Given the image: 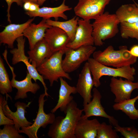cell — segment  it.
Listing matches in <instances>:
<instances>
[{"label": "cell", "instance_id": "cell-8", "mask_svg": "<svg viewBox=\"0 0 138 138\" xmlns=\"http://www.w3.org/2000/svg\"><path fill=\"white\" fill-rule=\"evenodd\" d=\"M111 0H78L74 8L76 16L84 19H95L104 12Z\"/></svg>", "mask_w": 138, "mask_h": 138}, {"label": "cell", "instance_id": "cell-17", "mask_svg": "<svg viewBox=\"0 0 138 138\" xmlns=\"http://www.w3.org/2000/svg\"><path fill=\"white\" fill-rule=\"evenodd\" d=\"M34 17L29 19L26 22L21 24H10L5 27L0 33V43L7 44L8 47L12 49L14 48V43L17 39L24 36L25 29L34 20Z\"/></svg>", "mask_w": 138, "mask_h": 138}, {"label": "cell", "instance_id": "cell-30", "mask_svg": "<svg viewBox=\"0 0 138 138\" xmlns=\"http://www.w3.org/2000/svg\"><path fill=\"white\" fill-rule=\"evenodd\" d=\"M117 132H119L125 138H138V131L134 127H122L118 125L114 126Z\"/></svg>", "mask_w": 138, "mask_h": 138}, {"label": "cell", "instance_id": "cell-20", "mask_svg": "<svg viewBox=\"0 0 138 138\" xmlns=\"http://www.w3.org/2000/svg\"><path fill=\"white\" fill-rule=\"evenodd\" d=\"M63 78L61 77L59 78L60 85L59 99L56 105L51 111L52 113H55L59 109L65 113L68 105L73 100V97L71 95L77 93L76 87L69 85Z\"/></svg>", "mask_w": 138, "mask_h": 138}, {"label": "cell", "instance_id": "cell-16", "mask_svg": "<svg viewBox=\"0 0 138 138\" xmlns=\"http://www.w3.org/2000/svg\"><path fill=\"white\" fill-rule=\"evenodd\" d=\"M44 38L53 53L66 49L71 41L65 31L55 27L51 26L46 30Z\"/></svg>", "mask_w": 138, "mask_h": 138}, {"label": "cell", "instance_id": "cell-24", "mask_svg": "<svg viewBox=\"0 0 138 138\" xmlns=\"http://www.w3.org/2000/svg\"><path fill=\"white\" fill-rule=\"evenodd\" d=\"M79 19V17L75 16L66 21H54L50 19L46 20V21L49 26L58 27L64 30L67 34L71 41L74 38Z\"/></svg>", "mask_w": 138, "mask_h": 138}, {"label": "cell", "instance_id": "cell-23", "mask_svg": "<svg viewBox=\"0 0 138 138\" xmlns=\"http://www.w3.org/2000/svg\"><path fill=\"white\" fill-rule=\"evenodd\" d=\"M115 14L120 23H132L138 22V7L134 3L121 5Z\"/></svg>", "mask_w": 138, "mask_h": 138}, {"label": "cell", "instance_id": "cell-28", "mask_svg": "<svg viewBox=\"0 0 138 138\" xmlns=\"http://www.w3.org/2000/svg\"><path fill=\"white\" fill-rule=\"evenodd\" d=\"M117 132L113 129L112 125L103 122L100 123L98 127L96 138H118L119 137Z\"/></svg>", "mask_w": 138, "mask_h": 138}, {"label": "cell", "instance_id": "cell-26", "mask_svg": "<svg viewBox=\"0 0 138 138\" xmlns=\"http://www.w3.org/2000/svg\"><path fill=\"white\" fill-rule=\"evenodd\" d=\"M11 82L5 67L3 59L0 56V93L1 94L8 95L12 91Z\"/></svg>", "mask_w": 138, "mask_h": 138}, {"label": "cell", "instance_id": "cell-7", "mask_svg": "<svg viewBox=\"0 0 138 138\" xmlns=\"http://www.w3.org/2000/svg\"><path fill=\"white\" fill-rule=\"evenodd\" d=\"M46 96L44 93L40 95L38 102L39 108L36 117L33 124L28 127H22L18 131L19 133L26 134L29 138H38L37 132L41 127L45 128L49 124H51L54 121L55 117L54 113L50 112L46 114L44 111V106L47 99H44Z\"/></svg>", "mask_w": 138, "mask_h": 138}, {"label": "cell", "instance_id": "cell-21", "mask_svg": "<svg viewBox=\"0 0 138 138\" xmlns=\"http://www.w3.org/2000/svg\"><path fill=\"white\" fill-rule=\"evenodd\" d=\"M27 53L30 62L36 68L53 53L44 38L37 42L33 49Z\"/></svg>", "mask_w": 138, "mask_h": 138}, {"label": "cell", "instance_id": "cell-25", "mask_svg": "<svg viewBox=\"0 0 138 138\" xmlns=\"http://www.w3.org/2000/svg\"><path fill=\"white\" fill-rule=\"evenodd\" d=\"M138 100V95L133 98L115 103L112 106L115 110H120L125 113L130 119L133 120L138 119V109L135 107V103Z\"/></svg>", "mask_w": 138, "mask_h": 138}, {"label": "cell", "instance_id": "cell-1", "mask_svg": "<svg viewBox=\"0 0 138 138\" xmlns=\"http://www.w3.org/2000/svg\"><path fill=\"white\" fill-rule=\"evenodd\" d=\"M83 109L73 100L68 105L65 117L59 116L50 126L48 135L52 138H76L75 131L82 116Z\"/></svg>", "mask_w": 138, "mask_h": 138}, {"label": "cell", "instance_id": "cell-11", "mask_svg": "<svg viewBox=\"0 0 138 138\" xmlns=\"http://www.w3.org/2000/svg\"><path fill=\"white\" fill-rule=\"evenodd\" d=\"M2 101V106L4 113L5 116L9 119L13 120L14 122L15 128L18 131L22 127H28L32 125L33 123L28 121L26 118L25 114L27 112L26 108L29 107L31 102L26 104L19 101L16 102L15 106L17 108L15 112H13L10 109L8 105L7 100L8 97L12 99L10 95L6 96Z\"/></svg>", "mask_w": 138, "mask_h": 138}, {"label": "cell", "instance_id": "cell-37", "mask_svg": "<svg viewBox=\"0 0 138 138\" xmlns=\"http://www.w3.org/2000/svg\"><path fill=\"white\" fill-rule=\"evenodd\" d=\"M24 3L26 2H30L37 4V0H23Z\"/></svg>", "mask_w": 138, "mask_h": 138}, {"label": "cell", "instance_id": "cell-31", "mask_svg": "<svg viewBox=\"0 0 138 138\" xmlns=\"http://www.w3.org/2000/svg\"><path fill=\"white\" fill-rule=\"evenodd\" d=\"M3 97L0 95V125L10 124L14 125V121L7 117L5 115L3 109L2 101Z\"/></svg>", "mask_w": 138, "mask_h": 138}, {"label": "cell", "instance_id": "cell-27", "mask_svg": "<svg viewBox=\"0 0 138 138\" xmlns=\"http://www.w3.org/2000/svg\"><path fill=\"white\" fill-rule=\"evenodd\" d=\"M120 24V33L122 38L135 39L138 41V22L132 23L122 22Z\"/></svg>", "mask_w": 138, "mask_h": 138}, {"label": "cell", "instance_id": "cell-29", "mask_svg": "<svg viewBox=\"0 0 138 138\" xmlns=\"http://www.w3.org/2000/svg\"><path fill=\"white\" fill-rule=\"evenodd\" d=\"M25 137L19 134L14 125H4L2 129H0V138H25Z\"/></svg>", "mask_w": 138, "mask_h": 138}, {"label": "cell", "instance_id": "cell-6", "mask_svg": "<svg viewBox=\"0 0 138 138\" xmlns=\"http://www.w3.org/2000/svg\"><path fill=\"white\" fill-rule=\"evenodd\" d=\"M96 49L93 45H83L75 50L67 47L62 61L64 70L68 73L76 70L82 63L88 60Z\"/></svg>", "mask_w": 138, "mask_h": 138}, {"label": "cell", "instance_id": "cell-15", "mask_svg": "<svg viewBox=\"0 0 138 138\" xmlns=\"http://www.w3.org/2000/svg\"><path fill=\"white\" fill-rule=\"evenodd\" d=\"M91 73L87 62L83 67L76 87L77 93L83 99V105L89 102L92 98L91 91L94 86Z\"/></svg>", "mask_w": 138, "mask_h": 138}, {"label": "cell", "instance_id": "cell-33", "mask_svg": "<svg viewBox=\"0 0 138 138\" xmlns=\"http://www.w3.org/2000/svg\"><path fill=\"white\" fill-rule=\"evenodd\" d=\"M130 54L133 56L138 57V45H134L132 46L129 50Z\"/></svg>", "mask_w": 138, "mask_h": 138}, {"label": "cell", "instance_id": "cell-34", "mask_svg": "<svg viewBox=\"0 0 138 138\" xmlns=\"http://www.w3.org/2000/svg\"><path fill=\"white\" fill-rule=\"evenodd\" d=\"M39 5L37 3L31 2L28 12H36L40 8Z\"/></svg>", "mask_w": 138, "mask_h": 138}, {"label": "cell", "instance_id": "cell-2", "mask_svg": "<svg viewBox=\"0 0 138 138\" xmlns=\"http://www.w3.org/2000/svg\"><path fill=\"white\" fill-rule=\"evenodd\" d=\"M93 56L94 59L100 63L115 68L131 65L137 61V57L132 56L127 47L124 45L119 46L117 50L110 45L103 51H95Z\"/></svg>", "mask_w": 138, "mask_h": 138}, {"label": "cell", "instance_id": "cell-35", "mask_svg": "<svg viewBox=\"0 0 138 138\" xmlns=\"http://www.w3.org/2000/svg\"><path fill=\"white\" fill-rule=\"evenodd\" d=\"M31 2H26L24 3L23 8L26 11H28Z\"/></svg>", "mask_w": 138, "mask_h": 138}, {"label": "cell", "instance_id": "cell-36", "mask_svg": "<svg viewBox=\"0 0 138 138\" xmlns=\"http://www.w3.org/2000/svg\"><path fill=\"white\" fill-rule=\"evenodd\" d=\"M46 0H37V4L39 5H42ZM57 1L58 0H55Z\"/></svg>", "mask_w": 138, "mask_h": 138}, {"label": "cell", "instance_id": "cell-9", "mask_svg": "<svg viewBox=\"0 0 138 138\" xmlns=\"http://www.w3.org/2000/svg\"><path fill=\"white\" fill-rule=\"evenodd\" d=\"M23 36H20L16 40L17 48H14L10 50V53L13 55L12 64L15 65L19 62H23L27 67V71L35 82H36L37 80H39L41 82L44 87V93L48 97L50 96L47 93L48 89L43 76L39 74L36 68L31 64L29 61L28 57L26 56L25 54V39Z\"/></svg>", "mask_w": 138, "mask_h": 138}, {"label": "cell", "instance_id": "cell-32", "mask_svg": "<svg viewBox=\"0 0 138 138\" xmlns=\"http://www.w3.org/2000/svg\"><path fill=\"white\" fill-rule=\"evenodd\" d=\"M6 2L8 8L7 10V21L9 22L10 24L11 22L10 20V10L11 5L13 3V2L16 3L17 5L22 7L23 6L24 2L23 0H5Z\"/></svg>", "mask_w": 138, "mask_h": 138}, {"label": "cell", "instance_id": "cell-12", "mask_svg": "<svg viewBox=\"0 0 138 138\" xmlns=\"http://www.w3.org/2000/svg\"><path fill=\"white\" fill-rule=\"evenodd\" d=\"M93 31L90 20L79 19L74 38L67 44V47L75 50L83 45H93Z\"/></svg>", "mask_w": 138, "mask_h": 138}, {"label": "cell", "instance_id": "cell-19", "mask_svg": "<svg viewBox=\"0 0 138 138\" xmlns=\"http://www.w3.org/2000/svg\"><path fill=\"white\" fill-rule=\"evenodd\" d=\"M100 123L96 119L89 120L82 115L75 130L76 138H96Z\"/></svg>", "mask_w": 138, "mask_h": 138}, {"label": "cell", "instance_id": "cell-10", "mask_svg": "<svg viewBox=\"0 0 138 138\" xmlns=\"http://www.w3.org/2000/svg\"><path fill=\"white\" fill-rule=\"evenodd\" d=\"M7 53V51H5L2 54L12 73V78L11 81L12 86L13 87L15 88L17 90L14 99L16 100L27 98V93L28 92L35 94L40 89V86L36 82H32V77L27 71L26 76L24 79L19 81L16 80L15 79L16 75L14 72V68L9 64L8 61Z\"/></svg>", "mask_w": 138, "mask_h": 138}, {"label": "cell", "instance_id": "cell-22", "mask_svg": "<svg viewBox=\"0 0 138 138\" xmlns=\"http://www.w3.org/2000/svg\"><path fill=\"white\" fill-rule=\"evenodd\" d=\"M43 19L38 24L31 23L24 30L23 34L28 39L30 50H32L35 44L44 38L46 30L51 26Z\"/></svg>", "mask_w": 138, "mask_h": 138}, {"label": "cell", "instance_id": "cell-4", "mask_svg": "<svg viewBox=\"0 0 138 138\" xmlns=\"http://www.w3.org/2000/svg\"><path fill=\"white\" fill-rule=\"evenodd\" d=\"M93 76L94 86L97 88L101 85L100 79L103 76L119 77L133 82L136 73L135 69L131 65L114 68L103 64L93 58L87 61Z\"/></svg>", "mask_w": 138, "mask_h": 138}, {"label": "cell", "instance_id": "cell-38", "mask_svg": "<svg viewBox=\"0 0 138 138\" xmlns=\"http://www.w3.org/2000/svg\"><path fill=\"white\" fill-rule=\"evenodd\" d=\"M134 3L136 5V6H137V7H138V4L135 2L134 1Z\"/></svg>", "mask_w": 138, "mask_h": 138}, {"label": "cell", "instance_id": "cell-13", "mask_svg": "<svg viewBox=\"0 0 138 138\" xmlns=\"http://www.w3.org/2000/svg\"><path fill=\"white\" fill-rule=\"evenodd\" d=\"M92 99L89 103L83 105V115L85 118L93 116L103 117L108 119L111 124L115 126L118 125V121L114 117L108 114L101 103L102 96L96 87L93 89Z\"/></svg>", "mask_w": 138, "mask_h": 138}, {"label": "cell", "instance_id": "cell-14", "mask_svg": "<svg viewBox=\"0 0 138 138\" xmlns=\"http://www.w3.org/2000/svg\"><path fill=\"white\" fill-rule=\"evenodd\" d=\"M110 90L115 95L114 102L118 103L131 98L132 93L138 89V81H133L122 78L112 77L109 84Z\"/></svg>", "mask_w": 138, "mask_h": 138}, {"label": "cell", "instance_id": "cell-3", "mask_svg": "<svg viewBox=\"0 0 138 138\" xmlns=\"http://www.w3.org/2000/svg\"><path fill=\"white\" fill-rule=\"evenodd\" d=\"M120 23L115 14L108 12H104L95 19L92 24L94 45L101 46L104 43L103 41L114 37L119 31Z\"/></svg>", "mask_w": 138, "mask_h": 138}, {"label": "cell", "instance_id": "cell-18", "mask_svg": "<svg viewBox=\"0 0 138 138\" xmlns=\"http://www.w3.org/2000/svg\"><path fill=\"white\" fill-rule=\"evenodd\" d=\"M65 1L66 0H63L62 3L57 7H43L40 8L37 12L26 11L25 13L31 17H39L46 20L54 18L55 20L57 21L59 17L66 20L68 17L64 12L71 10L72 8L65 4Z\"/></svg>", "mask_w": 138, "mask_h": 138}, {"label": "cell", "instance_id": "cell-5", "mask_svg": "<svg viewBox=\"0 0 138 138\" xmlns=\"http://www.w3.org/2000/svg\"><path fill=\"white\" fill-rule=\"evenodd\" d=\"M65 49L54 53L36 68L44 79L49 81L50 86H53L54 82H57L58 79L61 77L72 80L68 73L65 72L62 67V58Z\"/></svg>", "mask_w": 138, "mask_h": 138}]
</instances>
